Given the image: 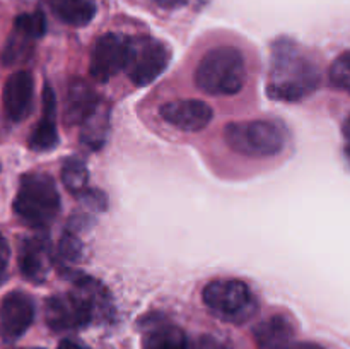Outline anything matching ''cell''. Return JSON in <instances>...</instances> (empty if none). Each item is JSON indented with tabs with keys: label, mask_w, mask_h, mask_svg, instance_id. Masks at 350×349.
Here are the masks:
<instances>
[{
	"label": "cell",
	"mask_w": 350,
	"mask_h": 349,
	"mask_svg": "<svg viewBox=\"0 0 350 349\" xmlns=\"http://www.w3.org/2000/svg\"><path fill=\"white\" fill-rule=\"evenodd\" d=\"M106 293L98 283L82 277L72 293L55 294L44 305L48 327L57 332L85 327L106 305Z\"/></svg>",
	"instance_id": "7a4b0ae2"
},
{
	"label": "cell",
	"mask_w": 350,
	"mask_h": 349,
	"mask_svg": "<svg viewBox=\"0 0 350 349\" xmlns=\"http://www.w3.org/2000/svg\"><path fill=\"white\" fill-rule=\"evenodd\" d=\"M187 344L185 332L166 322L149 325L142 339V349H187Z\"/></svg>",
	"instance_id": "2e32d148"
},
{
	"label": "cell",
	"mask_w": 350,
	"mask_h": 349,
	"mask_svg": "<svg viewBox=\"0 0 350 349\" xmlns=\"http://www.w3.org/2000/svg\"><path fill=\"white\" fill-rule=\"evenodd\" d=\"M60 211V195L53 178L44 173H27L21 178L14 198V212L29 228L43 229Z\"/></svg>",
	"instance_id": "277c9868"
},
{
	"label": "cell",
	"mask_w": 350,
	"mask_h": 349,
	"mask_svg": "<svg viewBox=\"0 0 350 349\" xmlns=\"http://www.w3.org/2000/svg\"><path fill=\"white\" fill-rule=\"evenodd\" d=\"M10 248L7 240L0 235V283L7 277V267H9Z\"/></svg>",
	"instance_id": "603a6c76"
},
{
	"label": "cell",
	"mask_w": 350,
	"mask_h": 349,
	"mask_svg": "<svg viewBox=\"0 0 350 349\" xmlns=\"http://www.w3.org/2000/svg\"><path fill=\"white\" fill-rule=\"evenodd\" d=\"M202 300L215 317L229 324H245L258 310L252 287L239 279L212 281L202 291Z\"/></svg>",
	"instance_id": "8992f818"
},
{
	"label": "cell",
	"mask_w": 350,
	"mask_h": 349,
	"mask_svg": "<svg viewBox=\"0 0 350 349\" xmlns=\"http://www.w3.org/2000/svg\"><path fill=\"white\" fill-rule=\"evenodd\" d=\"M34 81L27 70L14 72L3 86V112L14 123H19L29 116L33 108Z\"/></svg>",
	"instance_id": "7c38bea8"
},
{
	"label": "cell",
	"mask_w": 350,
	"mask_h": 349,
	"mask_svg": "<svg viewBox=\"0 0 350 349\" xmlns=\"http://www.w3.org/2000/svg\"><path fill=\"white\" fill-rule=\"evenodd\" d=\"M253 335L258 349H291L294 327L284 315H272L256 325Z\"/></svg>",
	"instance_id": "5bb4252c"
},
{
	"label": "cell",
	"mask_w": 350,
	"mask_h": 349,
	"mask_svg": "<svg viewBox=\"0 0 350 349\" xmlns=\"http://www.w3.org/2000/svg\"><path fill=\"white\" fill-rule=\"evenodd\" d=\"M82 248L79 240L75 238L70 233H65L60 240V245H58L57 250V262L60 263L62 267H68L74 262H77L79 257H81Z\"/></svg>",
	"instance_id": "7402d4cb"
},
{
	"label": "cell",
	"mask_w": 350,
	"mask_h": 349,
	"mask_svg": "<svg viewBox=\"0 0 350 349\" xmlns=\"http://www.w3.org/2000/svg\"><path fill=\"white\" fill-rule=\"evenodd\" d=\"M55 94L50 86H44L43 91V113L41 120L36 123L29 137V147L36 153H46L55 149L58 144L57 120H55Z\"/></svg>",
	"instance_id": "4fadbf2b"
},
{
	"label": "cell",
	"mask_w": 350,
	"mask_h": 349,
	"mask_svg": "<svg viewBox=\"0 0 350 349\" xmlns=\"http://www.w3.org/2000/svg\"><path fill=\"white\" fill-rule=\"evenodd\" d=\"M98 103L99 99L96 98L94 92L91 91L88 84L74 82L70 86V91H68V103L65 115L70 120V123H82Z\"/></svg>",
	"instance_id": "ac0fdd59"
},
{
	"label": "cell",
	"mask_w": 350,
	"mask_h": 349,
	"mask_svg": "<svg viewBox=\"0 0 350 349\" xmlns=\"http://www.w3.org/2000/svg\"><path fill=\"white\" fill-rule=\"evenodd\" d=\"M224 139L234 153L250 157H272L286 147V127L273 120L229 123Z\"/></svg>",
	"instance_id": "5b68a950"
},
{
	"label": "cell",
	"mask_w": 350,
	"mask_h": 349,
	"mask_svg": "<svg viewBox=\"0 0 350 349\" xmlns=\"http://www.w3.org/2000/svg\"><path fill=\"white\" fill-rule=\"evenodd\" d=\"M108 132V106L99 101L82 122L81 140L91 149H99L105 144Z\"/></svg>",
	"instance_id": "e0dca14e"
},
{
	"label": "cell",
	"mask_w": 350,
	"mask_h": 349,
	"mask_svg": "<svg viewBox=\"0 0 350 349\" xmlns=\"http://www.w3.org/2000/svg\"><path fill=\"white\" fill-rule=\"evenodd\" d=\"M57 349H89V348L82 344V342L74 341V339H64V341L58 344Z\"/></svg>",
	"instance_id": "d4e9b609"
},
{
	"label": "cell",
	"mask_w": 350,
	"mask_h": 349,
	"mask_svg": "<svg viewBox=\"0 0 350 349\" xmlns=\"http://www.w3.org/2000/svg\"><path fill=\"white\" fill-rule=\"evenodd\" d=\"M130 53V38L125 34H103L94 43L89 72L98 82H108L120 70H125Z\"/></svg>",
	"instance_id": "ba28073f"
},
{
	"label": "cell",
	"mask_w": 350,
	"mask_h": 349,
	"mask_svg": "<svg viewBox=\"0 0 350 349\" xmlns=\"http://www.w3.org/2000/svg\"><path fill=\"white\" fill-rule=\"evenodd\" d=\"M48 9L62 23L74 27L88 26L96 16V0H46Z\"/></svg>",
	"instance_id": "9a60e30c"
},
{
	"label": "cell",
	"mask_w": 350,
	"mask_h": 349,
	"mask_svg": "<svg viewBox=\"0 0 350 349\" xmlns=\"http://www.w3.org/2000/svg\"><path fill=\"white\" fill-rule=\"evenodd\" d=\"M62 181L72 195H79V197L84 195L89 185V171L84 161H81L79 157L65 159L64 166H62Z\"/></svg>",
	"instance_id": "d6986e66"
},
{
	"label": "cell",
	"mask_w": 350,
	"mask_h": 349,
	"mask_svg": "<svg viewBox=\"0 0 350 349\" xmlns=\"http://www.w3.org/2000/svg\"><path fill=\"white\" fill-rule=\"evenodd\" d=\"M330 82L350 94V50L338 55L330 65Z\"/></svg>",
	"instance_id": "44dd1931"
},
{
	"label": "cell",
	"mask_w": 350,
	"mask_h": 349,
	"mask_svg": "<svg viewBox=\"0 0 350 349\" xmlns=\"http://www.w3.org/2000/svg\"><path fill=\"white\" fill-rule=\"evenodd\" d=\"M55 262L50 238L44 233L27 236L19 250V269L31 283H43Z\"/></svg>",
	"instance_id": "30bf717a"
},
{
	"label": "cell",
	"mask_w": 350,
	"mask_h": 349,
	"mask_svg": "<svg viewBox=\"0 0 350 349\" xmlns=\"http://www.w3.org/2000/svg\"><path fill=\"white\" fill-rule=\"evenodd\" d=\"M344 137H345V153H347V156L350 159V116L344 125Z\"/></svg>",
	"instance_id": "484cf974"
},
{
	"label": "cell",
	"mask_w": 350,
	"mask_h": 349,
	"mask_svg": "<svg viewBox=\"0 0 350 349\" xmlns=\"http://www.w3.org/2000/svg\"><path fill=\"white\" fill-rule=\"evenodd\" d=\"M161 116L166 123L183 132L204 130L212 120V108L200 99H174L161 106Z\"/></svg>",
	"instance_id": "8fae6325"
},
{
	"label": "cell",
	"mask_w": 350,
	"mask_h": 349,
	"mask_svg": "<svg viewBox=\"0 0 350 349\" xmlns=\"http://www.w3.org/2000/svg\"><path fill=\"white\" fill-rule=\"evenodd\" d=\"M321 82L320 67L289 38L275 41L270 55L267 92L277 101H299L313 94Z\"/></svg>",
	"instance_id": "6da1fadb"
},
{
	"label": "cell",
	"mask_w": 350,
	"mask_h": 349,
	"mask_svg": "<svg viewBox=\"0 0 350 349\" xmlns=\"http://www.w3.org/2000/svg\"><path fill=\"white\" fill-rule=\"evenodd\" d=\"M23 349H41V348H23Z\"/></svg>",
	"instance_id": "83f0119b"
},
{
	"label": "cell",
	"mask_w": 350,
	"mask_h": 349,
	"mask_svg": "<svg viewBox=\"0 0 350 349\" xmlns=\"http://www.w3.org/2000/svg\"><path fill=\"white\" fill-rule=\"evenodd\" d=\"M14 29L19 31L21 34L27 36L29 40L36 41L46 31V19H44V14L36 10V12L29 14H21L19 17L14 23Z\"/></svg>",
	"instance_id": "ffe728a7"
},
{
	"label": "cell",
	"mask_w": 350,
	"mask_h": 349,
	"mask_svg": "<svg viewBox=\"0 0 350 349\" xmlns=\"http://www.w3.org/2000/svg\"><path fill=\"white\" fill-rule=\"evenodd\" d=\"M170 48L150 36L130 38V53L125 72L135 86H149L170 64Z\"/></svg>",
	"instance_id": "52a82bcc"
},
{
	"label": "cell",
	"mask_w": 350,
	"mask_h": 349,
	"mask_svg": "<svg viewBox=\"0 0 350 349\" xmlns=\"http://www.w3.org/2000/svg\"><path fill=\"white\" fill-rule=\"evenodd\" d=\"M34 320V303L29 294L12 291L0 301V335L5 341H16Z\"/></svg>",
	"instance_id": "9c48e42d"
},
{
	"label": "cell",
	"mask_w": 350,
	"mask_h": 349,
	"mask_svg": "<svg viewBox=\"0 0 350 349\" xmlns=\"http://www.w3.org/2000/svg\"><path fill=\"white\" fill-rule=\"evenodd\" d=\"M198 89L211 96L238 94L246 82V62L241 51L221 44L202 57L195 68Z\"/></svg>",
	"instance_id": "3957f363"
},
{
	"label": "cell",
	"mask_w": 350,
	"mask_h": 349,
	"mask_svg": "<svg viewBox=\"0 0 350 349\" xmlns=\"http://www.w3.org/2000/svg\"><path fill=\"white\" fill-rule=\"evenodd\" d=\"M291 349H323V348L318 344H313V342H299V344L293 346Z\"/></svg>",
	"instance_id": "4316f807"
},
{
	"label": "cell",
	"mask_w": 350,
	"mask_h": 349,
	"mask_svg": "<svg viewBox=\"0 0 350 349\" xmlns=\"http://www.w3.org/2000/svg\"><path fill=\"white\" fill-rule=\"evenodd\" d=\"M152 3H156L157 7H163V9H178V7L187 5L190 0H150Z\"/></svg>",
	"instance_id": "cb8c5ba5"
}]
</instances>
